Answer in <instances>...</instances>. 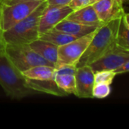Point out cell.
Instances as JSON below:
<instances>
[{"label":"cell","instance_id":"ffe728a7","mask_svg":"<svg viewBox=\"0 0 129 129\" xmlns=\"http://www.w3.org/2000/svg\"><path fill=\"white\" fill-rule=\"evenodd\" d=\"M111 93L110 85L107 84H94L92 90V97L96 99H104L107 98Z\"/></svg>","mask_w":129,"mask_h":129},{"label":"cell","instance_id":"4fadbf2b","mask_svg":"<svg viewBox=\"0 0 129 129\" xmlns=\"http://www.w3.org/2000/svg\"><path fill=\"white\" fill-rule=\"evenodd\" d=\"M98 27V26L85 25L64 19L59 23H57L54 29L73 36L74 37L80 38L82 36L89 34L91 32L95 31Z\"/></svg>","mask_w":129,"mask_h":129},{"label":"cell","instance_id":"2e32d148","mask_svg":"<svg viewBox=\"0 0 129 129\" xmlns=\"http://www.w3.org/2000/svg\"><path fill=\"white\" fill-rule=\"evenodd\" d=\"M39 39L49 42L57 46H60L67 43H69L77 38L53 28L47 32L40 33Z\"/></svg>","mask_w":129,"mask_h":129},{"label":"cell","instance_id":"52a82bcc","mask_svg":"<svg viewBox=\"0 0 129 129\" xmlns=\"http://www.w3.org/2000/svg\"><path fill=\"white\" fill-rule=\"evenodd\" d=\"M73 11L69 5H48L47 4L39 20V34L54 28Z\"/></svg>","mask_w":129,"mask_h":129},{"label":"cell","instance_id":"484cf974","mask_svg":"<svg viewBox=\"0 0 129 129\" xmlns=\"http://www.w3.org/2000/svg\"><path fill=\"white\" fill-rule=\"evenodd\" d=\"M98 1H100V0H90V5H92V4H94Z\"/></svg>","mask_w":129,"mask_h":129},{"label":"cell","instance_id":"603a6c76","mask_svg":"<svg viewBox=\"0 0 129 129\" xmlns=\"http://www.w3.org/2000/svg\"><path fill=\"white\" fill-rule=\"evenodd\" d=\"M48 5H68L71 0H45Z\"/></svg>","mask_w":129,"mask_h":129},{"label":"cell","instance_id":"7402d4cb","mask_svg":"<svg viewBox=\"0 0 129 129\" xmlns=\"http://www.w3.org/2000/svg\"><path fill=\"white\" fill-rule=\"evenodd\" d=\"M129 71V60L125 61L122 64H120L118 67H116L113 72L116 75H119V74H124L126 73Z\"/></svg>","mask_w":129,"mask_h":129},{"label":"cell","instance_id":"3957f363","mask_svg":"<svg viewBox=\"0 0 129 129\" xmlns=\"http://www.w3.org/2000/svg\"><path fill=\"white\" fill-rule=\"evenodd\" d=\"M46 5V1H43L30 14L11 28L3 31L2 36L5 44H29L38 39L39 20Z\"/></svg>","mask_w":129,"mask_h":129},{"label":"cell","instance_id":"9c48e42d","mask_svg":"<svg viewBox=\"0 0 129 129\" xmlns=\"http://www.w3.org/2000/svg\"><path fill=\"white\" fill-rule=\"evenodd\" d=\"M76 97L93 98L92 90L94 85V73L89 65L77 67L76 72Z\"/></svg>","mask_w":129,"mask_h":129},{"label":"cell","instance_id":"d4e9b609","mask_svg":"<svg viewBox=\"0 0 129 129\" xmlns=\"http://www.w3.org/2000/svg\"><path fill=\"white\" fill-rule=\"evenodd\" d=\"M5 46H6V44H5V40H4V39H3L2 30V29H1V27H0V54H5Z\"/></svg>","mask_w":129,"mask_h":129},{"label":"cell","instance_id":"277c9868","mask_svg":"<svg viewBox=\"0 0 129 129\" xmlns=\"http://www.w3.org/2000/svg\"><path fill=\"white\" fill-rule=\"evenodd\" d=\"M5 53L11 62L20 71H25L39 65L55 67L37 54L29 44L6 45Z\"/></svg>","mask_w":129,"mask_h":129},{"label":"cell","instance_id":"8fae6325","mask_svg":"<svg viewBox=\"0 0 129 129\" xmlns=\"http://www.w3.org/2000/svg\"><path fill=\"white\" fill-rule=\"evenodd\" d=\"M67 20L85 25H94L101 26L104 24L98 18L92 5L73 10L67 17Z\"/></svg>","mask_w":129,"mask_h":129},{"label":"cell","instance_id":"7a4b0ae2","mask_svg":"<svg viewBox=\"0 0 129 129\" xmlns=\"http://www.w3.org/2000/svg\"><path fill=\"white\" fill-rule=\"evenodd\" d=\"M0 85L12 100H21L37 94L26 84V77L8 59L0 54Z\"/></svg>","mask_w":129,"mask_h":129},{"label":"cell","instance_id":"9a60e30c","mask_svg":"<svg viewBox=\"0 0 129 129\" xmlns=\"http://www.w3.org/2000/svg\"><path fill=\"white\" fill-rule=\"evenodd\" d=\"M55 67L49 65H39L23 71V75L32 79H54Z\"/></svg>","mask_w":129,"mask_h":129},{"label":"cell","instance_id":"d6986e66","mask_svg":"<svg viewBox=\"0 0 129 129\" xmlns=\"http://www.w3.org/2000/svg\"><path fill=\"white\" fill-rule=\"evenodd\" d=\"M116 75L111 70H101L94 73V83L95 84H107L111 85Z\"/></svg>","mask_w":129,"mask_h":129},{"label":"cell","instance_id":"30bf717a","mask_svg":"<svg viewBox=\"0 0 129 129\" xmlns=\"http://www.w3.org/2000/svg\"><path fill=\"white\" fill-rule=\"evenodd\" d=\"M92 5L103 23L120 18L125 12L123 3L119 0H100Z\"/></svg>","mask_w":129,"mask_h":129},{"label":"cell","instance_id":"6da1fadb","mask_svg":"<svg viewBox=\"0 0 129 129\" xmlns=\"http://www.w3.org/2000/svg\"><path fill=\"white\" fill-rule=\"evenodd\" d=\"M119 20L120 18L112 20L98 28L89 45L79 58L76 67L90 65L117 45Z\"/></svg>","mask_w":129,"mask_h":129},{"label":"cell","instance_id":"ac0fdd59","mask_svg":"<svg viewBox=\"0 0 129 129\" xmlns=\"http://www.w3.org/2000/svg\"><path fill=\"white\" fill-rule=\"evenodd\" d=\"M129 15L128 13L125 12L124 14L120 17L116 44L117 45L129 50Z\"/></svg>","mask_w":129,"mask_h":129},{"label":"cell","instance_id":"e0dca14e","mask_svg":"<svg viewBox=\"0 0 129 129\" xmlns=\"http://www.w3.org/2000/svg\"><path fill=\"white\" fill-rule=\"evenodd\" d=\"M76 74L70 73H60L55 72L54 81L58 87L65 91L67 94L76 95Z\"/></svg>","mask_w":129,"mask_h":129},{"label":"cell","instance_id":"44dd1931","mask_svg":"<svg viewBox=\"0 0 129 129\" xmlns=\"http://www.w3.org/2000/svg\"><path fill=\"white\" fill-rule=\"evenodd\" d=\"M88 5H90V0H71L68 5L73 10H76L83 8Z\"/></svg>","mask_w":129,"mask_h":129},{"label":"cell","instance_id":"cb8c5ba5","mask_svg":"<svg viewBox=\"0 0 129 129\" xmlns=\"http://www.w3.org/2000/svg\"><path fill=\"white\" fill-rule=\"evenodd\" d=\"M45 0H0V3L5 5H12L17 2H43Z\"/></svg>","mask_w":129,"mask_h":129},{"label":"cell","instance_id":"5bb4252c","mask_svg":"<svg viewBox=\"0 0 129 129\" xmlns=\"http://www.w3.org/2000/svg\"><path fill=\"white\" fill-rule=\"evenodd\" d=\"M37 54L54 66L57 61L58 46L49 42L38 39L29 44Z\"/></svg>","mask_w":129,"mask_h":129},{"label":"cell","instance_id":"7c38bea8","mask_svg":"<svg viewBox=\"0 0 129 129\" xmlns=\"http://www.w3.org/2000/svg\"><path fill=\"white\" fill-rule=\"evenodd\" d=\"M26 81L28 86L37 93H44L56 97H67L69 95L58 87L54 79H32L26 78Z\"/></svg>","mask_w":129,"mask_h":129},{"label":"cell","instance_id":"5b68a950","mask_svg":"<svg viewBox=\"0 0 129 129\" xmlns=\"http://www.w3.org/2000/svg\"><path fill=\"white\" fill-rule=\"evenodd\" d=\"M42 2H24L12 5L0 3V27L5 31L30 14Z\"/></svg>","mask_w":129,"mask_h":129},{"label":"cell","instance_id":"ba28073f","mask_svg":"<svg viewBox=\"0 0 129 129\" xmlns=\"http://www.w3.org/2000/svg\"><path fill=\"white\" fill-rule=\"evenodd\" d=\"M129 60V50L116 45L113 50L91 63L89 66L94 73L101 70L113 71L125 61Z\"/></svg>","mask_w":129,"mask_h":129},{"label":"cell","instance_id":"8992f818","mask_svg":"<svg viewBox=\"0 0 129 129\" xmlns=\"http://www.w3.org/2000/svg\"><path fill=\"white\" fill-rule=\"evenodd\" d=\"M96 30L88 35L77 38L69 43L58 46L57 61L55 68L61 65L76 66L79 58L89 45Z\"/></svg>","mask_w":129,"mask_h":129},{"label":"cell","instance_id":"4316f807","mask_svg":"<svg viewBox=\"0 0 129 129\" xmlns=\"http://www.w3.org/2000/svg\"><path fill=\"white\" fill-rule=\"evenodd\" d=\"M119 1L122 2V3H124V2H128V0H119Z\"/></svg>","mask_w":129,"mask_h":129}]
</instances>
